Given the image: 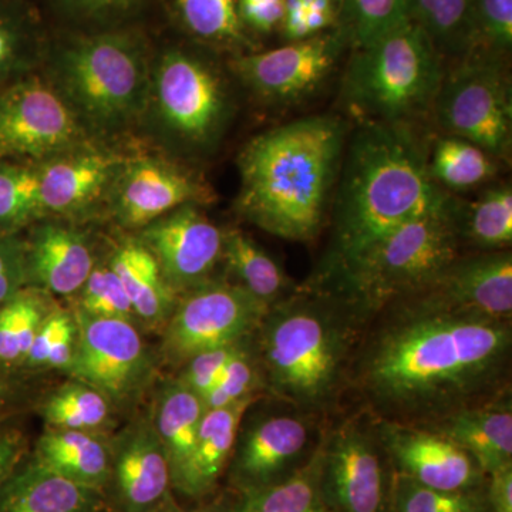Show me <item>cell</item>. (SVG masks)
Segmentation results:
<instances>
[{"instance_id": "obj_28", "label": "cell", "mask_w": 512, "mask_h": 512, "mask_svg": "<svg viewBox=\"0 0 512 512\" xmlns=\"http://www.w3.org/2000/svg\"><path fill=\"white\" fill-rule=\"evenodd\" d=\"M148 413L167 454L174 488L195 446L205 413L204 403L198 394L174 376L158 384Z\"/></svg>"}, {"instance_id": "obj_46", "label": "cell", "mask_w": 512, "mask_h": 512, "mask_svg": "<svg viewBox=\"0 0 512 512\" xmlns=\"http://www.w3.org/2000/svg\"><path fill=\"white\" fill-rule=\"evenodd\" d=\"M39 377L0 365V423L19 419L35 409L37 400L45 393Z\"/></svg>"}, {"instance_id": "obj_38", "label": "cell", "mask_w": 512, "mask_h": 512, "mask_svg": "<svg viewBox=\"0 0 512 512\" xmlns=\"http://www.w3.org/2000/svg\"><path fill=\"white\" fill-rule=\"evenodd\" d=\"M460 229L463 239L483 249L507 248L512 242V190L497 185L476 201L460 202Z\"/></svg>"}, {"instance_id": "obj_25", "label": "cell", "mask_w": 512, "mask_h": 512, "mask_svg": "<svg viewBox=\"0 0 512 512\" xmlns=\"http://www.w3.org/2000/svg\"><path fill=\"white\" fill-rule=\"evenodd\" d=\"M106 261L119 276L140 329L163 332L180 296L165 281L153 254L128 234L111 248Z\"/></svg>"}, {"instance_id": "obj_24", "label": "cell", "mask_w": 512, "mask_h": 512, "mask_svg": "<svg viewBox=\"0 0 512 512\" xmlns=\"http://www.w3.org/2000/svg\"><path fill=\"white\" fill-rule=\"evenodd\" d=\"M0 512H107V505L101 491L59 476L28 453L0 487Z\"/></svg>"}, {"instance_id": "obj_3", "label": "cell", "mask_w": 512, "mask_h": 512, "mask_svg": "<svg viewBox=\"0 0 512 512\" xmlns=\"http://www.w3.org/2000/svg\"><path fill=\"white\" fill-rule=\"evenodd\" d=\"M348 133L340 117L311 116L252 138L238 156V214L275 237L311 241L335 194Z\"/></svg>"}, {"instance_id": "obj_33", "label": "cell", "mask_w": 512, "mask_h": 512, "mask_svg": "<svg viewBox=\"0 0 512 512\" xmlns=\"http://www.w3.org/2000/svg\"><path fill=\"white\" fill-rule=\"evenodd\" d=\"M322 447L313 450L295 473L261 490L239 494L232 512H333L320 493Z\"/></svg>"}, {"instance_id": "obj_4", "label": "cell", "mask_w": 512, "mask_h": 512, "mask_svg": "<svg viewBox=\"0 0 512 512\" xmlns=\"http://www.w3.org/2000/svg\"><path fill=\"white\" fill-rule=\"evenodd\" d=\"M366 319L352 299L325 286L275 303L254 333L264 389L303 412H323L350 375Z\"/></svg>"}, {"instance_id": "obj_47", "label": "cell", "mask_w": 512, "mask_h": 512, "mask_svg": "<svg viewBox=\"0 0 512 512\" xmlns=\"http://www.w3.org/2000/svg\"><path fill=\"white\" fill-rule=\"evenodd\" d=\"M74 322L72 309L63 308L57 303L53 311L43 320L42 326L37 330L35 340L30 346L28 356L23 360L20 370L29 375L42 376L46 373L47 362L55 349L57 340L64 330Z\"/></svg>"}, {"instance_id": "obj_11", "label": "cell", "mask_w": 512, "mask_h": 512, "mask_svg": "<svg viewBox=\"0 0 512 512\" xmlns=\"http://www.w3.org/2000/svg\"><path fill=\"white\" fill-rule=\"evenodd\" d=\"M268 306L228 279L210 281L183 293L163 329L158 362L177 372L192 356L249 338Z\"/></svg>"}, {"instance_id": "obj_22", "label": "cell", "mask_w": 512, "mask_h": 512, "mask_svg": "<svg viewBox=\"0 0 512 512\" xmlns=\"http://www.w3.org/2000/svg\"><path fill=\"white\" fill-rule=\"evenodd\" d=\"M453 311L511 322L512 255L510 251L458 258L426 291Z\"/></svg>"}, {"instance_id": "obj_26", "label": "cell", "mask_w": 512, "mask_h": 512, "mask_svg": "<svg viewBox=\"0 0 512 512\" xmlns=\"http://www.w3.org/2000/svg\"><path fill=\"white\" fill-rule=\"evenodd\" d=\"M429 429L439 431L467 451L485 476L512 464L511 400L504 394L450 414Z\"/></svg>"}, {"instance_id": "obj_43", "label": "cell", "mask_w": 512, "mask_h": 512, "mask_svg": "<svg viewBox=\"0 0 512 512\" xmlns=\"http://www.w3.org/2000/svg\"><path fill=\"white\" fill-rule=\"evenodd\" d=\"M72 309L96 318L123 319L137 323L133 306L121 285L119 276L107 264L106 259L94 266L79 293L73 298ZM140 326V325H138Z\"/></svg>"}, {"instance_id": "obj_49", "label": "cell", "mask_w": 512, "mask_h": 512, "mask_svg": "<svg viewBox=\"0 0 512 512\" xmlns=\"http://www.w3.org/2000/svg\"><path fill=\"white\" fill-rule=\"evenodd\" d=\"M237 9L245 30L271 35L281 28L285 0H237Z\"/></svg>"}, {"instance_id": "obj_44", "label": "cell", "mask_w": 512, "mask_h": 512, "mask_svg": "<svg viewBox=\"0 0 512 512\" xmlns=\"http://www.w3.org/2000/svg\"><path fill=\"white\" fill-rule=\"evenodd\" d=\"M477 50L505 56L512 46V0H474Z\"/></svg>"}, {"instance_id": "obj_18", "label": "cell", "mask_w": 512, "mask_h": 512, "mask_svg": "<svg viewBox=\"0 0 512 512\" xmlns=\"http://www.w3.org/2000/svg\"><path fill=\"white\" fill-rule=\"evenodd\" d=\"M107 512H144L173 493L170 463L150 413H134L110 436Z\"/></svg>"}, {"instance_id": "obj_14", "label": "cell", "mask_w": 512, "mask_h": 512, "mask_svg": "<svg viewBox=\"0 0 512 512\" xmlns=\"http://www.w3.org/2000/svg\"><path fill=\"white\" fill-rule=\"evenodd\" d=\"M214 191L187 163L168 156H127L104 214L128 234L184 205H204Z\"/></svg>"}, {"instance_id": "obj_10", "label": "cell", "mask_w": 512, "mask_h": 512, "mask_svg": "<svg viewBox=\"0 0 512 512\" xmlns=\"http://www.w3.org/2000/svg\"><path fill=\"white\" fill-rule=\"evenodd\" d=\"M72 311L79 338L67 376L99 390L117 413L136 409L154 387L160 365L157 353L151 352L143 339L140 326L130 320L96 318Z\"/></svg>"}, {"instance_id": "obj_51", "label": "cell", "mask_w": 512, "mask_h": 512, "mask_svg": "<svg viewBox=\"0 0 512 512\" xmlns=\"http://www.w3.org/2000/svg\"><path fill=\"white\" fill-rule=\"evenodd\" d=\"M285 5L306 16L311 36L328 32L338 25L339 0H285Z\"/></svg>"}, {"instance_id": "obj_1", "label": "cell", "mask_w": 512, "mask_h": 512, "mask_svg": "<svg viewBox=\"0 0 512 512\" xmlns=\"http://www.w3.org/2000/svg\"><path fill=\"white\" fill-rule=\"evenodd\" d=\"M384 308L350 370L377 419L431 426L503 396L511 322L453 311L426 293Z\"/></svg>"}, {"instance_id": "obj_21", "label": "cell", "mask_w": 512, "mask_h": 512, "mask_svg": "<svg viewBox=\"0 0 512 512\" xmlns=\"http://www.w3.org/2000/svg\"><path fill=\"white\" fill-rule=\"evenodd\" d=\"M23 241L28 286L55 298L73 299L100 261L92 237L77 222L43 218Z\"/></svg>"}, {"instance_id": "obj_35", "label": "cell", "mask_w": 512, "mask_h": 512, "mask_svg": "<svg viewBox=\"0 0 512 512\" xmlns=\"http://www.w3.org/2000/svg\"><path fill=\"white\" fill-rule=\"evenodd\" d=\"M431 178L448 190H468L493 178L497 160L483 148L457 137L439 138L427 154Z\"/></svg>"}, {"instance_id": "obj_34", "label": "cell", "mask_w": 512, "mask_h": 512, "mask_svg": "<svg viewBox=\"0 0 512 512\" xmlns=\"http://www.w3.org/2000/svg\"><path fill=\"white\" fill-rule=\"evenodd\" d=\"M55 296L26 286L0 306V365L19 369L53 308Z\"/></svg>"}, {"instance_id": "obj_16", "label": "cell", "mask_w": 512, "mask_h": 512, "mask_svg": "<svg viewBox=\"0 0 512 512\" xmlns=\"http://www.w3.org/2000/svg\"><path fill=\"white\" fill-rule=\"evenodd\" d=\"M128 154L89 140L37 163L46 217L83 224L106 212L107 198Z\"/></svg>"}, {"instance_id": "obj_50", "label": "cell", "mask_w": 512, "mask_h": 512, "mask_svg": "<svg viewBox=\"0 0 512 512\" xmlns=\"http://www.w3.org/2000/svg\"><path fill=\"white\" fill-rule=\"evenodd\" d=\"M16 420L0 423V487L30 450L28 434Z\"/></svg>"}, {"instance_id": "obj_7", "label": "cell", "mask_w": 512, "mask_h": 512, "mask_svg": "<svg viewBox=\"0 0 512 512\" xmlns=\"http://www.w3.org/2000/svg\"><path fill=\"white\" fill-rule=\"evenodd\" d=\"M460 201L453 195L380 239L326 286L366 313L429 289L460 258Z\"/></svg>"}, {"instance_id": "obj_52", "label": "cell", "mask_w": 512, "mask_h": 512, "mask_svg": "<svg viewBox=\"0 0 512 512\" xmlns=\"http://www.w3.org/2000/svg\"><path fill=\"white\" fill-rule=\"evenodd\" d=\"M487 500L491 512H512V464L488 474Z\"/></svg>"}, {"instance_id": "obj_8", "label": "cell", "mask_w": 512, "mask_h": 512, "mask_svg": "<svg viewBox=\"0 0 512 512\" xmlns=\"http://www.w3.org/2000/svg\"><path fill=\"white\" fill-rule=\"evenodd\" d=\"M353 50L340 96L360 123L413 127L431 116L446 69L416 23Z\"/></svg>"}, {"instance_id": "obj_53", "label": "cell", "mask_w": 512, "mask_h": 512, "mask_svg": "<svg viewBox=\"0 0 512 512\" xmlns=\"http://www.w3.org/2000/svg\"><path fill=\"white\" fill-rule=\"evenodd\" d=\"M144 512H187L183 505L178 503L177 498H175V494H168L164 500H161L160 503L151 507L150 510Z\"/></svg>"}, {"instance_id": "obj_20", "label": "cell", "mask_w": 512, "mask_h": 512, "mask_svg": "<svg viewBox=\"0 0 512 512\" xmlns=\"http://www.w3.org/2000/svg\"><path fill=\"white\" fill-rule=\"evenodd\" d=\"M375 429L394 470L417 483L441 491L483 488L487 476L474 458L439 431L383 419Z\"/></svg>"}, {"instance_id": "obj_39", "label": "cell", "mask_w": 512, "mask_h": 512, "mask_svg": "<svg viewBox=\"0 0 512 512\" xmlns=\"http://www.w3.org/2000/svg\"><path fill=\"white\" fill-rule=\"evenodd\" d=\"M175 13L185 32L200 42L229 49L248 45L237 0H175Z\"/></svg>"}, {"instance_id": "obj_9", "label": "cell", "mask_w": 512, "mask_h": 512, "mask_svg": "<svg viewBox=\"0 0 512 512\" xmlns=\"http://www.w3.org/2000/svg\"><path fill=\"white\" fill-rule=\"evenodd\" d=\"M431 117L447 136L470 141L495 160L510 157L511 80L503 56L476 50L446 70Z\"/></svg>"}, {"instance_id": "obj_6", "label": "cell", "mask_w": 512, "mask_h": 512, "mask_svg": "<svg viewBox=\"0 0 512 512\" xmlns=\"http://www.w3.org/2000/svg\"><path fill=\"white\" fill-rule=\"evenodd\" d=\"M234 111L227 77L207 53L180 43L153 53L141 127L165 156L183 163L210 157Z\"/></svg>"}, {"instance_id": "obj_54", "label": "cell", "mask_w": 512, "mask_h": 512, "mask_svg": "<svg viewBox=\"0 0 512 512\" xmlns=\"http://www.w3.org/2000/svg\"><path fill=\"white\" fill-rule=\"evenodd\" d=\"M187 512H232V504L224 501H215V503L201 504Z\"/></svg>"}, {"instance_id": "obj_2", "label": "cell", "mask_w": 512, "mask_h": 512, "mask_svg": "<svg viewBox=\"0 0 512 512\" xmlns=\"http://www.w3.org/2000/svg\"><path fill=\"white\" fill-rule=\"evenodd\" d=\"M333 194L332 242L319 284L338 278L380 239L448 197L431 178L412 126L360 123Z\"/></svg>"}, {"instance_id": "obj_36", "label": "cell", "mask_w": 512, "mask_h": 512, "mask_svg": "<svg viewBox=\"0 0 512 512\" xmlns=\"http://www.w3.org/2000/svg\"><path fill=\"white\" fill-rule=\"evenodd\" d=\"M43 218L37 163L0 160V234H23Z\"/></svg>"}, {"instance_id": "obj_42", "label": "cell", "mask_w": 512, "mask_h": 512, "mask_svg": "<svg viewBox=\"0 0 512 512\" xmlns=\"http://www.w3.org/2000/svg\"><path fill=\"white\" fill-rule=\"evenodd\" d=\"M261 390H264V380L256 359L252 335L245 340L237 355L232 357L210 392L202 397V403L205 410L222 409L259 396Z\"/></svg>"}, {"instance_id": "obj_12", "label": "cell", "mask_w": 512, "mask_h": 512, "mask_svg": "<svg viewBox=\"0 0 512 512\" xmlns=\"http://www.w3.org/2000/svg\"><path fill=\"white\" fill-rule=\"evenodd\" d=\"M89 140L42 73L0 90V160L40 163Z\"/></svg>"}, {"instance_id": "obj_15", "label": "cell", "mask_w": 512, "mask_h": 512, "mask_svg": "<svg viewBox=\"0 0 512 512\" xmlns=\"http://www.w3.org/2000/svg\"><path fill=\"white\" fill-rule=\"evenodd\" d=\"M348 46L338 28L289 42L278 49L234 57L232 73L245 89L269 104H291L328 79Z\"/></svg>"}, {"instance_id": "obj_17", "label": "cell", "mask_w": 512, "mask_h": 512, "mask_svg": "<svg viewBox=\"0 0 512 512\" xmlns=\"http://www.w3.org/2000/svg\"><path fill=\"white\" fill-rule=\"evenodd\" d=\"M156 258L178 296L214 278L222 262L224 229L205 217L200 205H184L134 232Z\"/></svg>"}, {"instance_id": "obj_5", "label": "cell", "mask_w": 512, "mask_h": 512, "mask_svg": "<svg viewBox=\"0 0 512 512\" xmlns=\"http://www.w3.org/2000/svg\"><path fill=\"white\" fill-rule=\"evenodd\" d=\"M153 53L137 26L63 32L47 42L40 73L89 137L113 144L141 127Z\"/></svg>"}, {"instance_id": "obj_32", "label": "cell", "mask_w": 512, "mask_h": 512, "mask_svg": "<svg viewBox=\"0 0 512 512\" xmlns=\"http://www.w3.org/2000/svg\"><path fill=\"white\" fill-rule=\"evenodd\" d=\"M474 0H410V20L441 57L461 60L477 50Z\"/></svg>"}, {"instance_id": "obj_41", "label": "cell", "mask_w": 512, "mask_h": 512, "mask_svg": "<svg viewBox=\"0 0 512 512\" xmlns=\"http://www.w3.org/2000/svg\"><path fill=\"white\" fill-rule=\"evenodd\" d=\"M389 512H491L487 491H441L394 470Z\"/></svg>"}, {"instance_id": "obj_13", "label": "cell", "mask_w": 512, "mask_h": 512, "mask_svg": "<svg viewBox=\"0 0 512 512\" xmlns=\"http://www.w3.org/2000/svg\"><path fill=\"white\" fill-rule=\"evenodd\" d=\"M320 447V493L330 510L389 512L393 466L375 426L346 421Z\"/></svg>"}, {"instance_id": "obj_23", "label": "cell", "mask_w": 512, "mask_h": 512, "mask_svg": "<svg viewBox=\"0 0 512 512\" xmlns=\"http://www.w3.org/2000/svg\"><path fill=\"white\" fill-rule=\"evenodd\" d=\"M259 397L261 394L222 409L205 410L187 466L174 485V494L200 501L214 493L227 471L245 414Z\"/></svg>"}, {"instance_id": "obj_27", "label": "cell", "mask_w": 512, "mask_h": 512, "mask_svg": "<svg viewBox=\"0 0 512 512\" xmlns=\"http://www.w3.org/2000/svg\"><path fill=\"white\" fill-rule=\"evenodd\" d=\"M110 436L92 431L45 429L30 448L29 456L67 480L104 493L110 477Z\"/></svg>"}, {"instance_id": "obj_40", "label": "cell", "mask_w": 512, "mask_h": 512, "mask_svg": "<svg viewBox=\"0 0 512 512\" xmlns=\"http://www.w3.org/2000/svg\"><path fill=\"white\" fill-rule=\"evenodd\" d=\"M410 20V0H339L336 28L357 49Z\"/></svg>"}, {"instance_id": "obj_45", "label": "cell", "mask_w": 512, "mask_h": 512, "mask_svg": "<svg viewBox=\"0 0 512 512\" xmlns=\"http://www.w3.org/2000/svg\"><path fill=\"white\" fill-rule=\"evenodd\" d=\"M247 339L239 340L231 345L220 346V348L204 350V352L192 356L177 370L174 376L178 377L185 386L190 387L192 392L198 394L202 400V397L210 392L212 386L220 379L225 367L231 362L232 357L237 355L238 350Z\"/></svg>"}, {"instance_id": "obj_31", "label": "cell", "mask_w": 512, "mask_h": 512, "mask_svg": "<svg viewBox=\"0 0 512 512\" xmlns=\"http://www.w3.org/2000/svg\"><path fill=\"white\" fill-rule=\"evenodd\" d=\"M222 262L234 284L271 308L291 295V281L278 262L241 229H224Z\"/></svg>"}, {"instance_id": "obj_29", "label": "cell", "mask_w": 512, "mask_h": 512, "mask_svg": "<svg viewBox=\"0 0 512 512\" xmlns=\"http://www.w3.org/2000/svg\"><path fill=\"white\" fill-rule=\"evenodd\" d=\"M36 412L46 429L92 431L111 434L117 410L110 400L82 380H67L37 400Z\"/></svg>"}, {"instance_id": "obj_30", "label": "cell", "mask_w": 512, "mask_h": 512, "mask_svg": "<svg viewBox=\"0 0 512 512\" xmlns=\"http://www.w3.org/2000/svg\"><path fill=\"white\" fill-rule=\"evenodd\" d=\"M47 42L23 0H0V90L40 70Z\"/></svg>"}, {"instance_id": "obj_48", "label": "cell", "mask_w": 512, "mask_h": 512, "mask_svg": "<svg viewBox=\"0 0 512 512\" xmlns=\"http://www.w3.org/2000/svg\"><path fill=\"white\" fill-rule=\"evenodd\" d=\"M26 286L23 234H0V306Z\"/></svg>"}, {"instance_id": "obj_37", "label": "cell", "mask_w": 512, "mask_h": 512, "mask_svg": "<svg viewBox=\"0 0 512 512\" xmlns=\"http://www.w3.org/2000/svg\"><path fill=\"white\" fill-rule=\"evenodd\" d=\"M64 32L133 28L154 0H46Z\"/></svg>"}, {"instance_id": "obj_19", "label": "cell", "mask_w": 512, "mask_h": 512, "mask_svg": "<svg viewBox=\"0 0 512 512\" xmlns=\"http://www.w3.org/2000/svg\"><path fill=\"white\" fill-rule=\"evenodd\" d=\"M311 443L309 421L302 414H266L239 429L229 460V485L251 493L295 473Z\"/></svg>"}]
</instances>
